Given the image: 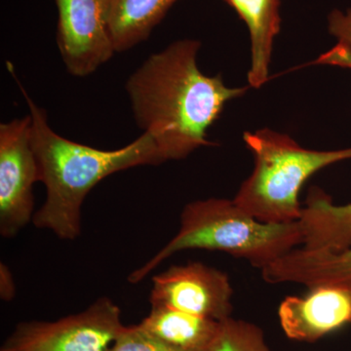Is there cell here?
Segmentation results:
<instances>
[{
	"label": "cell",
	"instance_id": "obj_2",
	"mask_svg": "<svg viewBox=\"0 0 351 351\" xmlns=\"http://www.w3.org/2000/svg\"><path fill=\"white\" fill-rule=\"evenodd\" d=\"M32 117V145L38 180L46 199L34 213L32 223L58 239L73 241L82 233V206L88 193L115 173L164 163L154 138L143 133L121 149L104 151L62 137L49 126L47 114L18 82Z\"/></svg>",
	"mask_w": 351,
	"mask_h": 351
},
{
	"label": "cell",
	"instance_id": "obj_13",
	"mask_svg": "<svg viewBox=\"0 0 351 351\" xmlns=\"http://www.w3.org/2000/svg\"><path fill=\"white\" fill-rule=\"evenodd\" d=\"M219 323L168 307L152 306L138 326L179 350L207 351L216 338Z\"/></svg>",
	"mask_w": 351,
	"mask_h": 351
},
{
	"label": "cell",
	"instance_id": "obj_6",
	"mask_svg": "<svg viewBox=\"0 0 351 351\" xmlns=\"http://www.w3.org/2000/svg\"><path fill=\"white\" fill-rule=\"evenodd\" d=\"M38 167L31 114L0 125V235L13 239L32 223Z\"/></svg>",
	"mask_w": 351,
	"mask_h": 351
},
{
	"label": "cell",
	"instance_id": "obj_15",
	"mask_svg": "<svg viewBox=\"0 0 351 351\" xmlns=\"http://www.w3.org/2000/svg\"><path fill=\"white\" fill-rule=\"evenodd\" d=\"M207 351H271L260 327L232 317L221 321L219 331Z\"/></svg>",
	"mask_w": 351,
	"mask_h": 351
},
{
	"label": "cell",
	"instance_id": "obj_3",
	"mask_svg": "<svg viewBox=\"0 0 351 351\" xmlns=\"http://www.w3.org/2000/svg\"><path fill=\"white\" fill-rule=\"evenodd\" d=\"M302 244L300 221L265 223L247 213L233 199L193 201L182 211L177 234L134 270L128 282L140 283L171 256L182 251L223 252L263 270Z\"/></svg>",
	"mask_w": 351,
	"mask_h": 351
},
{
	"label": "cell",
	"instance_id": "obj_9",
	"mask_svg": "<svg viewBox=\"0 0 351 351\" xmlns=\"http://www.w3.org/2000/svg\"><path fill=\"white\" fill-rule=\"evenodd\" d=\"M288 339L315 343L351 323V292L338 286H317L306 295L285 298L278 308Z\"/></svg>",
	"mask_w": 351,
	"mask_h": 351
},
{
	"label": "cell",
	"instance_id": "obj_8",
	"mask_svg": "<svg viewBox=\"0 0 351 351\" xmlns=\"http://www.w3.org/2000/svg\"><path fill=\"white\" fill-rule=\"evenodd\" d=\"M233 289L228 274L202 263L172 265L152 278L149 302L215 321L232 317Z\"/></svg>",
	"mask_w": 351,
	"mask_h": 351
},
{
	"label": "cell",
	"instance_id": "obj_4",
	"mask_svg": "<svg viewBox=\"0 0 351 351\" xmlns=\"http://www.w3.org/2000/svg\"><path fill=\"white\" fill-rule=\"evenodd\" d=\"M243 138L253 154L254 169L233 201L265 223L299 221L302 210L299 195L304 182L323 168L351 159V147L311 151L269 129L246 132Z\"/></svg>",
	"mask_w": 351,
	"mask_h": 351
},
{
	"label": "cell",
	"instance_id": "obj_18",
	"mask_svg": "<svg viewBox=\"0 0 351 351\" xmlns=\"http://www.w3.org/2000/svg\"><path fill=\"white\" fill-rule=\"evenodd\" d=\"M16 295V284L10 269L5 263H0V298L5 302H11Z\"/></svg>",
	"mask_w": 351,
	"mask_h": 351
},
{
	"label": "cell",
	"instance_id": "obj_14",
	"mask_svg": "<svg viewBox=\"0 0 351 351\" xmlns=\"http://www.w3.org/2000/svg\"><path fill=\"white\" fill-rule=\"evenodd\" d=\"M179 0H110L108 29L115 52L144 43Z\"/></svg>",
	"mask_w": 351,
	"mask_h": 351
},
{
	"label": "cell",
	"instance_id": "obj_10",
	"mask_svg": "<svg viewBox=\"0 0 351 351\" xmlns=\"http://www.w3.org/2000/svg\"><path fill=\"white\" fill-rule=\"evenodd\" d=\"M261 271L269 284L295 283L308 289L338 286L351 292V244L337 252L298 247Z\"/></svg>",
	"mask_w": 351,
	"mask_h": 351
},
{
	"label": "cell",
	"instance_id": "obj_17",
	"mask_svg": "<svg viewBox=\"0 0 351 351\" xmlns=\"http://www.w3.org/2000/svg\"><path fill=\"white\" fill-rule=\"evenodd\" d=\"M328 29L338 39L339 47L351 50V7L345 12L332 10L328 17Z\"/></svg>",
	"mask_w": 351,
	"mask_h": 351
},
{
	"label": "cell",
	"instance_id": "obj_11",
	"mask_svg": "<svg viewBox=\"0 0 351 351\" xmlns=\"http://www.w3.org/2000/svg\"><path fill=\"white\" fill-rule=\"evenodd\" d=\"M304 244L309 250L337 252L351 244V202L336 205L319 189H313L300 219Z\"/></svg>",
	"mask_w": 351,
	"mask_h": 351
},
{
	"label": "cell",
	"instance_id": "obj_5",
	"mask_svg": "<svg viewBox=\"0 0 351 351\" xmlns=\"http://www.w3.org/2000/svg\"><path fill=\"white\" fill-rule=\"evenodd\" d=\"M124 327L120 307L101 297L58 320L19 323L0 351H108Z\"/></svg>",
	"mask_w": 351,
	"mask_h": 351
},
{
	"label": "cell",
	"instance_id": "obj_7",
	"mask_svg": "<svg viewBox=\"0 0 351 351\" xmlns=\"http://www.w3.org/2000/svg\"><path fill=\"white\" fill-rule=\"evenodd\" d=\"M57 45L66 71L86 77L114 55L110 29V0H54Z\"/></svg>",
	"mask_w": 351,
	"mask_h": 351
},
{
	"label": "cell",
	"instance_id": "obj_1",
	"mask_svg": "<svg viewBox=\"0 0 351 351\" xmlns=\"http://www.w3.org/2000/svg\"><path fill=\"white\" fill-rule=\"evenodd\" d=\"M200 47L195 39L176 41L149 56L126 83L136 123L154 138L164 162L209 145L208 129L226 104L247 90L201 73L196 63Z\"/></svg>",
	"mask_w": 351,
	"mask_h": 351
},
{
	"label": "cell",
	"instance_id": "obj_12",
	"mask_svg": "<svg viewBox=\"0 0 351 351\" xmlns=\"http://www.w3.org/2000/svg\"><path fill=\"white\" fill-rule=\"evenodd\" d=\"M250 32L252 64L249 84L260 88L269 80L274 38L280 31V0H223Z\"/></svg>",
	"mask_w": 351,
	"mask_h": 351
},
{
	"label": "cell",
	"instance_id": "obj_16",
	"mask_svg": "<svg viewBox=\"0 0 351 351\" xmlns=\"http://www.w3.org/2000/svg\"><path fill=\"white\" fill-rule=\"evenodd\" d=\"M108 351H184L164 343L137 325L125 326Z\"/></svg>",
	"mask_w": 351,
	"mask_h": 351
}]
</instances>
